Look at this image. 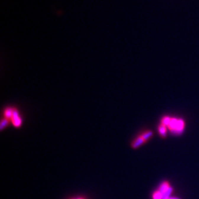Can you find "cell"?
Wrapping results in <instances>:
<instances>
[{
    "mask_svg": "<svg viewBox=\"0 0 199 199\" xmlns=\"http://www.w3.org/2000/svg\"><path fill=\"white\" fill-rule=\"evenodd\" d=\"M185 127H186V123H185V119L182 118L172 117L170 125H168L167 128L173 135L180 136L185 131Z\"/></svg>",
    "mask_w": 199,
    "mask_h": 199,
    "instance_id": "6da1fadb",
    "label": "cell"
},
{
    "mask_svg": "<svg viewBox=\"0 0 199 199\" xmlns=\"http://www.w3.org/2000/svg\"><path fill=\"white\" fill-rule=\"evenodd\" d=\"M160 192H161L163 196V199H168L170 197L172 196V194H173V187H172L171 184L170 183V182L167 180H164L161 182L159 185V186L158 187V189Z\"/></svg>",
    "mask_w": 199,
    "mask_h": 199,
    "instance_id": "7a4b0ae2",
    "label": "cell"
},
{
    "mask_svg": "<svg viewBox=\"0 0 199 199\" xmlns=\"http://www.w3.org/2000/svg\"><path fill=\"white\" fill-rule=\"evenodd\" d=\"M10 121H11V123L13 124V125L15 127V128H19L22 126V117H21L20 115H19V111H18V109H16V108H14L13 117H12V119Z\"/></svg>",
    "mask_w": 199,
    "mask_h": 199,
    "instance_id": "3957f363",
    "label": "cell"
},
{
    "mask_svg": "<svg viewBox=\"0 0 199 199\" xmlns=\"http://www.w3.org/2000/svg\"><path fill=\"white\" fill-rule=\"evenodd\" d=\"M145 141L143 139V137H141L140 135H139L138 137H137L136 138H134V140H132V142L131 143V147L133 149L137 150L138 148H140L142 145L145 144Z\"/></svg>",
    "mask_w": 199,
    "mask_h": 199,
    "instance_id": "277c9868",
    "label": "cell"
},
{
    "mask_svg": "<svg viewBox=\"0 0 199 199\" xmlns=\"http://www.w3.org/2000/svg\"><path fill=\"white\" fill-rule=\"evenodd\" d=\"M167 130H168L167 127L164 126V125H161V124H159L158 125V128H157V131H158V134H159V136L162 139L167 138Z\"/></svg>",
    "mask_w": 199,
    "mask_h": 199,
    "instance_id": "5b68a950",
    "label": "cell"
},
{
    "mask_svg": "<svg viewBox=\"0 0 199 199\" xmlns=\"http://www.w3.org/2000/svg\"><path fill=\"white\" fill-rule=\"evenodd\" d=\"M140 135L143 137V139L145 141V143H148L153 137V132L151 130H146V131L141 133Z\"/></svg>",
    "mask_w": 199,
    "mask_h": 199,
    "instance_id": "8992f818",
    "label": "cell"
},
{
    "mask_svg": "<svg viewBox=\"0 0 199 199\" xmlns=\"http://www.w3.org/2000/svg\"><path fill=\"white\" fill-rule=\"evenodd\" d=\"M13 110H14V108L13 107H7L4 109L3 111V117L7 119L11 120L12 117H13Z\"/></svg>",
    "mask_w": 199,
    "mask_h": 199,
    "instance_id": "52a82bcc",
    "label": "cell"
},
{
    "mask_svg": "<svg viewBox=\"0 0 199 199\" xmlns=\"http://www.w3.org/2000/svg\"><path fill=\"white\" fill-rule=\"evenodd\" d=\"M10 122H11L10 119L3 117L1 119V122H0V130H1V131H3L6 128H7L10 125Z\"/></svg>",
    "mask_w": 199,
    "mask_h": 199,
    "instance_id": "ba28073f",
    "label": "cell"
},
{
    "mask_svg": "<svg viewBox=\"0 0 199 199\" xmlns=\"http://www.w3.org/2000/svg\"><path fill=\"white\" fill-rule=\"evenodd\" d=\"M171 119L172 117L170 116L162 117L161 119V122H160V124H161V125H164V126L166 127H168V125H170V121H171Z\"/></svg>",
    "mask_w": 199,
    "mask_h": 199,
    "instance_id": "9c48e42d",
    "label": "cell"
},
{
    "mask_svg": "<svg viewBox=\"0 0 199 199\" xmlns=\"http://www.w3.org/2000/svg\"><path fill=\"white\" fill-rule=\"evenodd\" d=\"M152 199H163L162 194L158 190H156L152 193Z\"/></svg>",
    "mask_w": 199,
    "mask_h": 199,
    "instance_id": "30bf717a",
    "label": "cell"
},
{
    "mask_svg": "<svg viewBox=\"0 0 199 199\" xmlns=\"http://www.w3.org/2000/svg\"><path fill=\"white\" fill-rule=\"evenodd\" d=\"M168 199H182V198H180V197H178V196H173L172 195L171 197H170Z\"/></svg>",
    "mask_w": 199,
    "mask_h": 199,
    "instance_id": "8fae6325",
    "label": "cell"
},
{
    "mask_svg": "<svg viewBox=\"0 0 199 199\" xmlns=\"http://www.w3.org/2000/svg\"><path fill=\"white\" fill-rule=\"evenodd\" d=\"M76 199H86V198H83V197H78V198H77Z\"/></svg>",
    "mask_w": 199,
    "mask_h": 199,
    "instance_id": "7c38bea8",
    "label": "cell"
},
{
    "mask_svg": "<svg viewBox=\"0 0 199 199\" xmlns=\"http://www.w3.org/2000/svg\"><path fill=\"white\" fill-rule=\"evenodd\" d=\"M77 198H69V199H76Z\"/></svg>",
    "mask_w": 199,
    "mask_h": 199,
    "instance_id": "4fadbf2b",
    "label": "cell"
},
{
    "mask_svg": "<svg viewBox=\"0 0 199 199\" xmlns=\"http://www.w3.org/2000/svg\"></svg>",
    "mask_w": 199,
    "mask_h": 199,
    "instance_id": "5bb4252c",
    "label": "cell"
}]
</instances>
